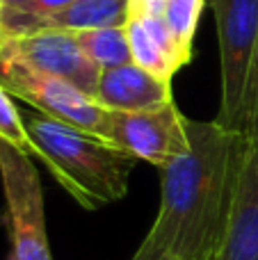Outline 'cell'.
Instances as JSON below:
<instances>
[{
	"label": "cell",
	"instance_id": "6da1fadb",
	"mask_svg": "<svg viewBox=\"0 0 258 260\" xmlns=\"http://www.w3.org/2000/svg\"><path fill=\"white\" fill-rule=\"evenodd\" d=\"M190 151L160 171V208L133 260H217L247 137L187 119Z\"/></svg>",
	"mask_w": 258,
	"mask_h": 260
},
{
	"label": "cell",
	"instance_id": "7a4b0ae2",
	"mask_svg": "<svg viewBox=\"0 0 258 260\" xmlns=\"http://www.w3.org/2000/svg\"><path fill=\"white\" fill-rule=\"evenodd\" d=\"M25 126L53 178L82 208L94 210L126 197L135 157L39 112L27 117Z\"/></svg>",
	"mask_w": 258,
	"mask_h": 260
},
{
	"label": "cell",
	"instance_id": "3957f363",
	"mask_svg": "<svg viewBox=\"0 0 258 260\" xmlns=\"http://www.w3.org/2000/svg\"><path fill=\"white\" fill-rule=\"evenodd\" d=\"M0 183L12 242L9 260H53L46 233L44 192L30 155L0 142Z\"/></svg>",
	"mask_w": 258,
	"mask_h": 260
},
{
	"label": "cell",
	"instance_id": "277c9868",
	"mask_svg": "<svg viewBox=\"0 0 258 260\" xmlns=\"http://www.w3.org/2000/svg\"><path fill=\"white\" fill-rule=\"evenodd\" d=\"M103 142L163 171L190 151L187 117L174 101L140 112L108 110Z\"/></svg>",
	"mask_w": 258,
	"mask_h": 260
},
{
	"label": "cell",
	"instance_id": "5b68a950",
	"mask_svg": "<svg viewBox=\"0 0 258 260\" xmlns=\"http://www.w3.org/2000/svg\"><path fill=\"white\" fill-rule=\"evenodd\" d=\"M217 23L222 101L215 121L238 133L242 94L258 41V0H210Z\"/></svg>",
	"mask_w": 258,
	"mask_h": 260
},
{
	"label": "cell",
	"instance_id": "8992f818",
	"mask_svg": "<svg viewBox=\"0 0 258 260\" xmlns=\"http://www.w3.org/2000/svg\"><path fill=\"white\" fill-rule=\"evenodd\" d=\"M0 85L39 114H46L103 142L108 110L101 108L89 94L80 91L64 78L46 76L23 64L0 59Z\"/></svg>",
	"mask_w": 258,
	"mask_h": 260
},
{
	"label": "cell",
	"instance_id": "52a82bcc",
	"mask_svg": "<svg viewBox=\"0 0 258 260\" xmlns=\"http://www.w3.org/2000/svg\"><path fill=\"white\" fill-rule=\"evenodd\" d=\"M0 59L16 62L32 71L57 76L94 96L101 80V69L87 57L73 32L37 30L0 39Z\"/></svg>",
	"mask_w": 258,
	"mask_h": 260
},
{
	"label": "cell",
	"instance_id": "ba28073f",
	"mask_svg": "<svg viewBox=\"0 0 258 260\" xmlns=\"http://www.w3.org/2000/svg\"><path fill=\"white\" fill-rule=\"evenodd\" d=\"M217 260H258V139H247Z\"/></svg>",
	"mask_w": 258,
	"mask_h": 260
},
{
	"label": "cell",
	"instance_id": "9c48e42d",
	"mask_svg": "<svg viewBox=\"0 0 258 260\" xmlns=\"http://www.w3.org/2000/svg\"><path fill=\"white\" fill-rule=\"evenodd\" d=\"M101 108L117 112H140L174 101L172 82L153 76L135 62L101 71L96 94L91 96Z\"/></svg>",
	"mask_w": 258,
	"mask_h": 260
},
{
	"label": "cell",
	"instance_id": "30bf717a",
	"mask_svg": "<svg viewBox=\"0 0 258 260\" xmlns=\"http://www.w3.org/2000/svg\"><path fill=\"white\" fill-rule=\"evenodd\" d=\"M128 0H76L53 14L39 16L30 23L27 32L37 30H64L80 32L96 27H114L126 23ZM25 35V32H23Z\"/></svg>",
	"mask_w": 258,
	"mask_h": 260
},
{
	"label": "cell",
	"instance_id": "8fae6325",
	"mask_svg": "<svg viewBox=\"0 0 258 260\" xmlns=\"http://www.w3.org/2000/svg\"><path fill=\"white\" fill-rule=\"evenodd\" d=\"M78 44L87 53V57L101 69H114L121 64L133 62L131 44H128V35L123 25L114 27H96V30H80L73 32Z\"/></svg>",
	"mask_w": 258,
	"mask_h": 260
},
{
	"label": "cell",
	"instance_id": "7c38bea8",
	"mask_svg": "<svg viewBox=\"0 0 258 260\" xmlns=\"http://www.w3.org/2000/svg\"><path fill=\"white\" fill-rule=\"evenodd\" d=\"M123 27H126V35H128V44H131L133 62H135L137 67L151 71L153 76L172 82V78L176 76L178 67L160 50V46L151 39L149 32L142 27V23L137 21V18H126Z\"/></svg>",
	"mask_w": 258,
	"mask_h": 260
},
{
	"label": "cell",
	"instance_id": "4fadbf2b",
	"mask_svg": "<svg viewBox=\"0 0 258 260\" xmlns=\"http://www.w3.org/2000/svg\"><path fill=\"white\" fill-rule=\"evenodd\" d=\"M206 7V0H167L163 12V21L174 35L176 44L183 53L192 57V44H195L197 25H199L201 12Z\"/></svg>",
	"mask_w": 258,
	"mask_h": 260
},
{
	"label": "cell",
	"instance_id": "5bb4252c",
	"mask_svg": "<svg viewBox=\"0 0 258 260\" xmlns=\"http://www.w3.org/2000/svg\"><path fill=\"white\" fill-rule=\"evenodd\" d=\"M0 142L9 144V146H14L16 151L25 153L30 157H39L44 162V153H41L39 144L32 139L21 112L14 105L12 94L3 85H0Z\"/></svg>",
	"mask_w": 258,
	"mask_h": 260
},
{
	"label": "cell",
	"instance_id": "9a60e30c",
	"mask_svg": "<svg viewBox=\"0 0 258 260\" xmlns=\"http://www.w3.org/2000/svg\"><path fill=\"white\" fill-rule=\"evenodd\" d=\"M71 3H76V0H25V3L14 5V7H0V25H3L0 39L23 35V32H27L35 18L53 14Z\"/></svg>",
	"mask_w": 258,
	"mask_h": 260
},
{
	"label": "cell",
	"instance_id": "2e32d148",
	"mask_svg": "<svg viewBox=\"0 0 258 260\" xmlns=\"http://www.w3.org/2000/svg\"><path fill=\"white\" fill-rule=\"evenodd\" d=\"M238 133L245 135L247 139H258V41L251 55L249 73H247L240 117H238Z\"/></svg>",
	"mask_w": 258,
	"mask_h": 260
},
{
	"label": "cell",
	"instance_id": "e0dca14e",
	"mask_svg": "<svg viewBox=\"0 0 258 260\" xmlns=\"http://www.w3.org/2000/svg\"><path fill=\"white\" fill-rule=\"evenodd\" d=\"M25 0H0V7H14V5H21Z\"/></svg>",
	"mask_w": 258,
	"mask_h": 260
},
{
	"label": "cell",
	"instance_id": "ac0fdd59",
	"mask_svg": "<svg viewBox=\"0 0 258 260\" xmlns=\"http://www.w3.org/2000/svg\"><path fill=\"white\" fill-rule=\"evenodd\" d=\"M0 35H3V25H0Z\"/></svg>",
	"mask_w": 258,
	"mask_h": 260
}]
</instances>
